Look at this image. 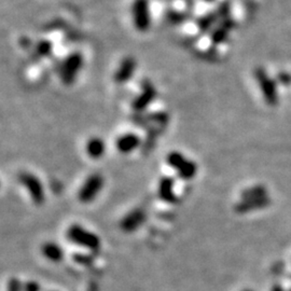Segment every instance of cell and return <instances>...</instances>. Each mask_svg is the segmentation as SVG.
<instances>
[{"label": "cell", "instance_id": "cell-13", "mask_svg": "<svg viewBox=\"0 0 291 291\" xmlns=\"http://www.w3.org/2000/svg\"><path fill=\"white\" fill-rule=\"evenodd\" d=\"M272 200L270 197H264L261 199L255 200H242L234 206V211L239 215H245L258 210H263V208L270 206Z\"/></svg>", "mask_w": 291, "mask_h": 291}, {"label": "cell", "instance_id": "cell-26", "mask_svg": "<svg viewBox=\"0 0 291 291\" xmlns=\"http://www.w3.org/2000/svg\"><path fill=\"white\" fill-rule=\"evenodd\" d=\"M243 291H252V290H250V289H246V290H243Z\"/></svg>", "mask_w": 291, "mask_h": 291}, {"label": "cell", "instance_id": "cell-12", "mask_svg": "<svg viewBox=\"0 0 291 291\" xmlns=\"http://www.w3.org/2000/svg\"><path fill=\"white\" fill-rule=\"evenodd\" d=\"M142 145V139L135 133H125L119 136L116 141V148L121 154H130L134 152Z\"/></svg>", "mask_w": 291, "mask_h": 291}, {"label": "cell", "instance_id": "cell-25", "mask_svg": "<svg viewBox=\"0 0 291 291\" xmlns=\"http://www.w3.org/2000/svg\"><path fill=\"white\" fill-rule=\"evenodd\" d=\"M203 1H205V2H214L215 0H203Z\"/></svg>", "mask_w": 291, "mask_h": 291}, {"label": "cell", "instance_id": "cell-4", "mask_svg": "<svg viewBox=\"0 0 291 291\" xmlns=\"http://www.w3.org/2000/svg\"><path fill=\"white\" fill-rule=\"evenodd\" d=\"M18 180H20L21 185L27 190L29 198L35 205L40 206L44 203L46 191H44L43 183L39 179V177L33 173L23 172L18 176Z\"/></svg>", "mask_w": 291, "mask_h": 291}, {"label": "cell", "instance_id": "cell-6", "mask_svg": "<svg viewBox=\"0 0 291 291\" xmlns=\"http://www.w3.org/2000/svg\"><path fill=\"white\" fill-rule=\"evenodd\" d=\"M133 24L137 31L146 33L151 26V11L149 0H134L132 5Z\"/></svg>", "mask_w": 291, "mask_h": 291}, {"label": "cell", "instance_id": "cell-27", "mask_svg": "<svg viewBox=\"0 0 291 291\" xmlns=\"http://www.w3.org/2000/svg\"><path fill=\"white\" fill-rule=\"evenodd\" d=\"M289 291H291V289H290V290H289Z\"/></svg>", "mask_w": 291, "mask_h": 291}, {"label": "cell", "instance_id": "cell-20", "mask_svg": "<svg viewBox=\"0 0 291 291\" xmlns=\"http://www.w3.org/2000/svg\"><path fill=\"white\" fill-rule=\"evenodd\" d=\"M35 51L39 58H47L53 51V43L47 39L40 40L36 44Z\"/></svg>", "mask_w": 291, "mask_h": 291}, {"label": "cell", "instance_id": "cell-5", "mask_svg": "<svg viewBox=\"0 0 291 291\" xmlns=\"http://www.w3.org/2000/svg\"><path fill=\"white\" fill-rule=\"evenodd\" d=\"M105 185L104 177L98 174L94 173L90 175L82 183L81 188L78 191V199L83 204H88L93 202L98 197V194L102 192Z\"/></svg>", "mask_w": 291, "mask_h": 291}, {"label": "cell", "instance_id": "cell-24", "mask_svg": "<svg viewBox=\"0 0 291 291\" xmlns=\"http://www.w3.org/2000/svg\"><path fill=\"white\" fill-rule=\"evenodd\" d=\"M271 291H285V289L283 288V286H281L280 284H275V285H273V287H272Z\"/></svg>", "mask_w": 291, "mask_h": 291}, {"label": "cell", "instance_id": "cell-22", "mask_svg": "<svg viewBox=\"0 0 291 291\" xmlns=\"http://www.w3.org/2000/svg\"><path fill=\"white\" fill-rule=\"evenodd\" d=\"M8 291H23V286L17 278H11L8 284Z\"/></svg>", "mask_w": 291, "mask_h": 291}, {"label": "cell", "instance_id": "cell-23", "mask_svg": "<svg viewBox=\"0 0 291 291\" xmlns=\"http://www.w3.org/2000/svg\"><path fill=\"white\" fill-rule=\"evenodd\" d=\"M23 291H40V286L36 282H28L23 286Z\"/></svg>", "mask_w": 291, "mask_h": 291}, {"label": "cell", "instance_id": "cell-10", "mask_svg": "<svg viewBox=\"0 0 291 291\" xmlns=\"http://www.w3.org/2000/svg\"><path fill=\"white\" fill-rule=\"evenodd\" d=\"M146 217H147V215H146L145 211L141 210V208H136V210H133L125 215L121 222H120V226L126 233L135 232L144 224Z\"/></svg>", "mask_w": 291, "mask_h": 291}, {"label": "cell", "instance_id": "cell-14", "mask_svg": "<svg viewBox=\"0 0 291 291\" xmlns=\"http://www.w3.org/2000/svg\"><path fill=\"white\" fill-rule=\"evenodd\" d=\"M234 27V21H232L230 17H226L222 22H219V24L215 27L211 33V41L213 46H219V44L223 43L227 37H229L230 30Z\"/></svg>", "mask_w": 291, "mask_h": 291}, {"label": "cell", "instance_id": "cell-16", "mask_svg": "<svg viewBox=\"0 0 291 291\" xmlns=\"http://www.w3.org/2000/svg\"><path fill=\"white\" fill-rule=\"evenodd\" d=\"M41 252L48 260L53 262H59L64 258V249L54 242L44 243L41 247Z\"/></svg>", "mask_w": 291, "mask_h": 291}, {"label": "cell", "instance_id": "cell-19", "mask_svg": "<svg viewBox=\"0 0 291 291\" xmlns=\"http://www.w3.org/2000/svg\"><path fill=\"white\" fill-rule=\"evenodd\" d=\"M190 18L189 13L182 11H176V10H168L165 13V20L167 23L172 25H181L186 23Z\"/></svg>", "mask_w": 291, "mask_h": 291}, {"label": "cell", "instance_id": "cell-2", "mask_svg": "<svg viewBox=\"0 0 291 291\" xmlns=\"http://www.w3.org/2000/svg\"><path fill=\"white\" fill-rule=\"evenodd\" d=\"M166 162L172 167L182 180H191L198 174L197 163L191 159L179 152V151H172L166 156Z\"/></svg>", "mask_w": 291, "mask_h": 291}, {"label": "cell", "instance_id": "cell-17", "mask_svg": "<svg viewBox=\"0 0 291 291\" xmlns=\"http://www.w3.org/2000/svg\"><path fill=\"white\" fill-rule=\"evenodd\" d=\"M219 20L220 18H219L216 11L208 12V13L204 14L203 16H201L197 22V26L199 28V31L202 34L208 33V31L214 29V26L216 25V23H218Z\"/></svg>", "mask_w": 291, "mask_h": 291}, {"label": "cell", "instance_id": "cell-18", "mask_svg": "<svg viewBox=\"0 0 291 291\" xmlns=\"http://www.w3.org/2000/svg\"><path fill=\"white\" fill-rule=\"evenodd\" d=\"M268 197V189L263 185H256L249 187L240 192V199L242 200H255Z\"/></svg>", "mask_w": 291, "mask_h": 291}, {"label": "cell", "instance_id": "cell-21", "mask_svg": "<svg viewBox=\"0 0 291 291\" xmlns=\"http://www.w3.org/2000/svg\"><path fill=\"white\" fill-rule=\"evenodd\" d=\"M277 82L284 86L291 85V74L288 73H280L277 74Z\"/></svg>", "mask_w": 291, "mask_h": 291}, {"label": "cell", "instance_id": "cell-9", "mask_svg": "<svg viewBox=\"0 0 291 291\" xmlns=\"http://www.w3.org/2000/svg\"><path fill=\"white\" fill-rule=\"evenodd\" d=\"M137 68L136 60L133 56L124 58L115 73V81L118 84H125L134 77Z\"/></svg>", "mask_w": 291, "mask_h": 291}, {"label": "cell", "instance_id": "cell-15", "mask_svg": "<svg viewBox=\"0 0 291 291\" xmlns=\"http://www.w3.org/2000/svg\"><path fill=\"white\" fill-rule=\"evenodd\" d=\"M87 155L94 160H98L106 153V144L100 137H92L85 145Z\"/></svg>", "mask_w": 291, "mask_h": 291}, {"label": "cell", "instance_id": "cell-7", "mask_svg": "<svg viewBox=\"0 0 291 291\" xmlns=\"http://www.w3.org/2000/svg\"><path fill=\"white\" fill-rule=\"evenodd\" d=\"M255 78L260 87L262 96L269 106L274 107L278 104L277 85L274 80H272L263 68H257L255 71Z\"/></svg>", "mask_w": 291, "mask_h": 291}, {"label": "cell", "instance_id": "cell-11", "mask_svg": "<svg viewBox=\"0 0 291 291\" xmlns=\"http://www.w3.org/2000/svg\"><path fill=\"white\" fill-rule=\"evenodd\" d=\"M157 195L161 201L167 204H175L177 195L175 193V179L170 176H163L157 186Z\"/></svg>", "mask_w": 291, "mask_h": 291}, {"label": "cell", "instance_id": "cell-8", "mask_svg": "<svg viewBox=\"0 0 291 291\" xmlns=\"http://www.w3.org/2000/svg\"><path fill=\"white\" fill-rule=\"evenodd\" d=\"M156 88L149 80H144L142 83V92L134 98L132 103V108L137 112L144 111L148 106L152 104L156 98Z\"/></svg>", "mask_w": 291, "mask_h": 291}, {"label": "cell", "instance_id": "cell-3", "mask_svg": "<svg viewBox=\"0 0 291 291\" xmlns=\"http://www.w3.org/2000/svg\"><path fill=\"white\" fill-rule=\"evenodd\" d=\"M83 55L80 52H73L63 61L61 67V79L65 85H72L74 83L77 75L83 67Z\"/></svg>", "mask_w": 291, "mask_h": 291}, {"label": "cell", "instance_id": "cell-1", "mask_svg": "<svg viewBox=\"0 0 291 291\" xmlns=\"http://www.w3.org/2000/svg\"><path fill=\"white\" fill-rule=\"evenodd\" d=\"M66 237L72 243L91 251H97L102 245L100 238L96 233L85 229L84 226L78 223L72 224L68 227Z\"/></svg>", "mask_w": 291, "mask_h": 291}]
</instances>
